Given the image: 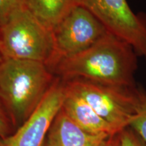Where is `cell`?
Here are the masks:
<instances>
[{
	"label": "cell",
	"instance_id": "6da1fadb",
	"mask_svg": "<svg viewBox=\"0 0 146 146\" xmlns=\"http://www.w3.org/2000/svg\"><path fill=\"white\" fill-rule=\"evenodd\" d=\"M137 56L129 43L108 32L86 50L60 60L51 70L65 81L84 79L134 87Z\"/></svg>",
	"mask_w": 146,
	"mask_h": 146
},
{
	"label": "cell",
	"instance_id": "7a4b0ae2",
	"mask_svg": "<svg viewBox=\"0 0 146 146\" xmlns=\"http://www.w3.org/2000/svg\"><path fill=\"white\" fill-rule=\"evenodd\" d=\"M56 78L40 62L4 58L0 62V98L15 129L31 116Z\"/></svg>",
	"mask_w": 146,
	"mask_h": 146
},
{
	"label": "cell",
	"instance_id": "3957f363",
	"mask_svg": "<svg viewBox=\"0 0 146 146\" xmlns=\"http://www.w3.org/2000/svg\"><path fill=\"white\" fill-rule=\"evenodd\" d=\"M0 43L5 58L46 64L54 58L53 32L29 10L14 12L0 26Z\"/></svg>",
	"mask_w": 146,
	"mask_h": 146
},
{
	"label": "cell",
	"instance_id": "277c9868",
	"mask_svg": "<svg viewBox=\"0 0 146 146\" xmlns=\"http://www.w3.org/2000/svg\"><path fill=\"white\" fill-rule=\"evenodd\" d=\"M64 82L67 88L85 100L118 131L130 126L135 115L139 87L114 86L84 79Z\"/></svg>",
	"mask_w": 146,
	"mask_h": 146
},
{
	"label": "cell",
	"instance_id": "5b68a950",
	"mask_svg": "<svg viewBox=\"0 0 146 146\" xmlns=\"http://www.w3.org/2000/svg\"><path fill=\"white\" fill-rule=\"evenodd\" d=\"M74 3L88 10L108 31L146 59V16L135 13L127 0H74Z\"/></svg>",
	"mask_w": 146,
	"mask_h": 146
},
{
	"label": "cell",
	"instance_id": "8992f818",
	"mask_svg": "<svg viewBox=\"0 0 146 146\" xmlns=\"http://www.w3.org/2000/svg\"><path fill=\"white\" fill-rule=\"evenodd\" d=\"M108 33L91 12L74 5L53 31L54 58L52 69L60 60L86 50Z\"/></svg>",
	"mask_w": 146,
	"mask_h": 146
},
{
	"label": "cell",
	"instance_id": "52a82bcc",
	"mask_svg": "<svg viewBox=\"0 0 146 146\" xmlns=\"http://www.w3.org/2000/svg\"><path fill=\"white\" fill-rule=\"evenodd\" d=\"M65 94V82L57 77L28 120L13 134L0 137V146H43L55 118L62 109Z\"/></svg>",
	"mask_w": 146,
	"mask_h": 146
},
{
	"label": "cell",
	"instance_id": "ba28073f",
	"mask_svg": "<svg viewBox=\"0 0 146 146\" xmlns=\"http://www.w3.org/2000/svg\"><path fill=\"white\" fill-rule=\"evenodd\" d=\"M62 110L74 123L87 133L108 136L119 133L102 118L85 100L66 86Z\"/></svg>",
	"mask_w": 146,
	"mask_h": 146
},
{
	"label": "cell",
	"instance_id": "9c48e42d",
	"mask_svg": "<svg viewBox=\"0 0 146 146\" xmlns=\"http://www.w3.org/2000/svg\"><path fill=\"white\" fill-rule=\"evenodd\" d=\"M49 132L58 146H104L110 137L86 132L62 109L55 118Z\"/></svg>",
	"mask_w": 146,
	"mask_h": 146
},
{
	"label": "cell",
	"instance_id": "30bf717a",
	"mask_svg": "<svg viewBox=\"0 0 146 146\" xmlns=\"http://www.w3.org/2000/svg\"><path fill=\"white\" fill-rule=\"evenodd\" d=\"M73 5L74 0H29L28 9L53 32Z\"/></svg>",
	"mask_w": 146,
	"mask_h": 146
},
{
	"label": "cell",
	"instance_id": "8fae6325",
	"mask_svg": "<svg viewBox=\"0 0 146 146\" xmlns=\"http://www.w3.org/2000/svg\"><path fill=\"white\" fill-rule=\"evenodd\" d=\"M146 142V91L139 87L135 115L129 126Z\"/></svg>",
	"mask_w": 146,
	"mask_h": 146
},
{
	"label": "cell",
	"instance_id": "7c38bea8",
	"mask_svg": "<svg viewBox=\"0 0 146 146\" xmlns=\"http://www.w3.org/2000/svg\"><path fill=\"white\" fill-rule=\"evenodd\" d=\"M29 0H0V26L14 12L23 8H28Z\"/></svg>",
	"mask_w": 146,
	"mask_h": 146
},
{
	"label": "cell",
	"instance_id": "4fadbf2b",
	"mask_svg": "<svg viewBox=\"0 0 146 146\" xmlns=\"http://www.w3.org/2000/svg\"><path fill=\"white\" fill-rule=\"evenodd\" d=\"M120 146H146V142L129 127L120 132Z\"/></svg>",
	"mask_w": 146,
	"mask_h": 146
},
{
	"label": "cell",
	"instance_id": "5bb4252c",
	"mask_svg": "<svg viewBox=\"0 0 146 146\" xmlns=\"http://www.w3.org/2000/svg\"><path fill=\"white\" fill-rule=\"evenodd\" d=\"M13 124L0 98V137L5 138L15 131Z\"/></svg>",
	"mask_w": 146,
	"mask_h": 146
},
{
	"label": "cell",
	"instance_id": "9a60e30c",
	"mask_svg": "<svg viewBox=\"0 0 146 146\" xmlns=\"http://www.w3.org/2000/svg\"><path fill=\"white\" fill-rule=\"evenodd\" d=\"M104 146H120V132L110 136Z\"/></svg>",
	"mask_w": 146,
	"mask_h": 146
},
{
	"label": "cell",
	"instance_id": "2e32d148",
	"mask_svg": "<svg viewBox=\"0 0 146 146\" xmlns=\"http://www.w3.org/2000/svg\"><path fill=\"white\" fill-rule=\"evenodd\" d=\"M43 146H58L54 138L53 137V136L50 134V132L47 135V137Z\"/></svg>",
	"mask_w": 146,
	"mask_h": 146
},
{
	"label": "cell",
	"instance_id": "e0dca14e",
	"mask_svg": "<svg viewBox=\"0 0 146 146\" xmlns=\"http://www.w3.org/2000/svg\"><path fill=\"white\" fill-rule=\"evenodd\" d=\"M4 58H5L4 54H3V50H2V47H1V43H0V62H1V61H3V60L4 59Z\"/></svg>",
	"mask_w": 146,
	"mask_h": 146
}]
</instances>
